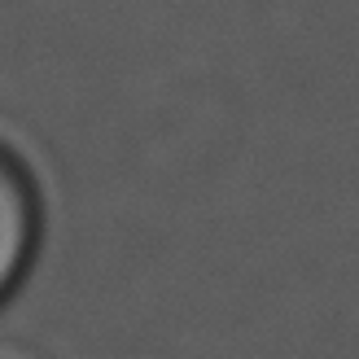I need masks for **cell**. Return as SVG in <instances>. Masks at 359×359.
<instances>
[{"instance_id": "cell-1", "label": "cell", "mask_w": 359, "mask_h": 359, "mask_svg": "<svg viewBox=\"0 0 359 359\" xmlns=\"http://www.w3.org/2000/svg\"><path fill=\"white\" fill-rule=\"evenodd\" d=\"M44 232V210L31 171L0 145V307L27 280Z\"/></svg>"}]
</instances>
